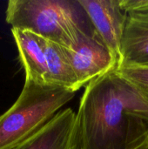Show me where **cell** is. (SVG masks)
Returning <instances> with one entry per match:
<instances>
[{
    "instance_id": "1",
    "label": "cell",
    "mask_w": 148,
    "mask_h": 149,
    "mask_svg": "<svg viewBox=\"0 0 148 149\" xmlns=\"http://www.w3.org/2000/svg\"><path fill=\"white\" fill-rule=\"evenodd\" d=\"M76 123L78 149H138L148 142V101L112 71L87 84Z\"/></svg>"
},
{
    "instance_id": "2",
    "label": "cell",
    "mask_w": 148,
    "mask_h": 149,
    "mask_svg": "<svg viewBox=\"0 0 148 149\" xmlns=\"http://www.w3.org/2000/svg\"><path fill=\"white\" fill-rule=\"evenodd\" d=\"M5 20L67 48L96 32L79 0H10Z\"/></svg>"
},
{
    "instance_id": "3",
    "label": "cell",
    "mask_w": 148,
    "mask_h": 149,
    "mask_svg": "<svg viewBox=\"0 0 148 149\" xmlns=\"http://www.w3.org/2000/svg\"><path fill=\"white\" fill-rule=\"evenodd\" d=\"M74 92L26 78L17 101L0 115V149H11L38 132L74 96Z\"/></svg>"
},
{
    "instance_id": "4",
    "label": "cell",
    "mask_w": 148,
    "mask_h": 149,
    "mask_svg": "<svg viewBox=\"0 0 148 149\" xmlns=\"http://www.w3.org/2000/svg\"><path fill=\"white\" fill-rule=\"evenodd\" d=\"M65 48L79 89L92 80L119 67V58L97 32L84 36L76 45Z\"/></svg>"
},
{
    "instance_id": "5",
    "label": "cell",
    "mask_w": 148,
    "mask_h": 149,
    "mask_svg": "<svg viewBox=\"0 0 148 149\" xmlns=\"http://www.w3.org/2000/svg\"><path fill=\"white\" fill-rule=\"evenodd\" d=\"M121 5L127 13V20L119 67L148 66V0H121Z\"/></svg>"
},
{
    "instance_id": "6",
    "label": "cell",
    "mask_w": 148,
    "mask_h": 149,
    "mask_svg": "<svg viewBox=\"0 0 148 149\" xmlns=\"http://www.w3.org/2000/svg\"><path fill=\"white\" fill-rule=\"evenodd\" d=\"M79 1L85 10L97 34L120 59L127 20V13L121 5V0Z\"/></svg>"
},
{
    "instance_id": "7",
    "label": "cell",
    "mask_w": 148,
    "mask_h": 149,
    "mask_svg": "<svg viewBox=\"0 0 148 149\" xmlns=\"http://www.w3.org/2000/svg\"><path fill=\"white\" fill-rule=\"evenodd\" d=\"M11 149H78L76 113L58 112L48 123Z\"/></svg>"
},
{
    "instance_id": "8",
    "label": "cell",
    "mask_w": 148,
    "mask_h": 149,
    "mask_svg": "<svg viewBox=\"0 0 148 149\" xmlns=\"http://www.w3.org/2000/svg\"><path fill=\"white\" fill-rule=\"evenodd\" d=\"M11 33L25 77L50 84L45 54L46 39L30 31L17 28H11Z\"/></svg>"
},
{
    "instance_id": "9",
    "label": "cell",
    "mask_w": 148,
    "mask_h": 149,
    "mask_svg": "<svg viewBox=\"0 0 148 149\" xmlns=\"http://www.w3.org/2000/svg\"><path fill=\"white\" fill-rule=\"evenodd\" d=\"M46 62L50 84L76 92L79 89V83L66 48L46 39Z\"/></svg>"
},
{
    "instance_id": "10",
    "label": "cell",
    "mask_w": 148,
    "mask_h": 149,
    "mask_svg": "<svg viewBox=\"0 0 148 149\" xmlns=\"http://www.w3.org/2000/svg\"><path fill=\"white\" fill-rule=\"evenodd\" d=\"M115 71L131 83L148 101V66L123 65Z\"/></svg>"
},
{
    "instance_id": "11",
    "label": "cell",
    "mask_w": 148,
    "mask_h": 149,
    "mask_svg": "<svg viewBox=\"0 0 148 149\" xmlns=\"http://www.w3.org/2000/svg\"><path fill=\"white\" fill-rule=\"evenodd\" d=\"M138 149H148V142L147 144H145V145H143L142 147H140V148H139Z\"/></svg>"
}]
</instances>
